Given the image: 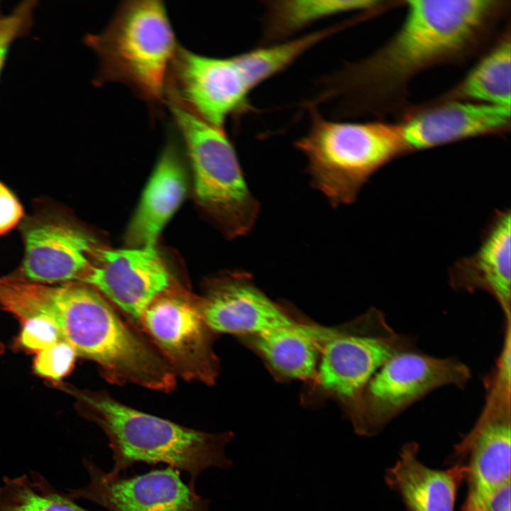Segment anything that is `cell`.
<instances>
[{"mask_svg":"<svg viewBox=\"0 0 511 511\" xmlns=\"http://www.w3.org/2000/svg\"><path fill=\"white\" fill-rule=\"evenodd\" d=\"M510 451V404H493L446 460L466 468L467 495L461 511H485L496 492L511 482Z\"/></svg>","mask_w":511,"mask_h":511,"instance_id":"obj_11","label":"cell"},{"mask_svg":"<svg viewBox=\"0 0 511 511\" xmlns=\"http://www.w3.org/2000/svg\"><path fill=\"white\" fill-rule=\"evenodd\" d=\"M377 0L269 1L261 19V45L290 39L302 29L324 18L378 6Z\"/></svg>","mask_w":511,"mask_h":511,"instance_id":"obj_20","label":"cell"},{"mask_svg":"<svg viewBox=\"0 0 511 511\" xmlns=\"http://www.w3.org/2000/svg\"><path fill=\"white\" fill-rule=\"evenodd\" d=\"M510 483L504 485L496 492L485 511H510Z\"/></svg>","mask_w":511,"mask_h":511,"instance_id":"obj_27","label":"cell"},{"mask_svg":"<svg viewBox=\"0 0 511 511\" xmlns=\"http://www.w3.org/2000/svg\"><path fill=\"white\" fill-rule=\"evenodd\" d=\"M140 324L176 376L212 383L217 362L200 297L175 282L145 308Z\"/></svg>","mask_w":511,"mask_h":511,"instance_id":"obj_6","label":"cell"},{"mask_svg":"<svg viewBox=\"0 0 511 511\" xmlns=\"http://www.w3.org/2000/svg\"><path fill=\"white\" fill-rule=\"evenodd\" d=\"M510 113L508 106L466 100L422 109L401 123L407 151L505 132L510 128Z\"/></svg>","mask_w":511,"mask_h":511,"instance_id":"obj_15","label":"cell"},{"mask_svg":"<svg viewBox=\"0 0 511 511\" xmlns=\"http://www.w3.org/2000/svg\"><path fill=\"white\" fill-rule=\"evenodd\" d=\"M9 46L0 47V76L6 60Z\"/></svg>","mask_w":511,"mask_h":511,"instance_id":"obj_28","label":"cell"},{"mask_svg":"<svg viewBox=\"0 0 511 511\" xmlns=\"http://www.w3.org/2000/svg\"><path fill=\"white\" fill-rule=\"evenodd\" d=\"M0 511H87L43 476L31 473L4 478L0 485Z\"/></svg>","mask_w":511,"mask_h":511,"instance_id":"obj_22","label":"cell"},{"mask_svg":"<svg viewBox=\"0 0 511 511\" xmlns=\"http://www.w3.org/2000/svg\"><path fill=\"white\" fill-rule=\"evenodd\" d=\"M384 45L318 82L315 105L339 115H380L402 104L410 81L434 66L471 55L490 37L507 6L498 0H412Z\"/></svg>","mask_w":511,"mask_h":511,"instance_id":"obj_1","label":"cell"},{"mask_svg":"<svg viewBox=\"0 0 511 511\" xmlns=\"http://www.w3.org/2000/svg\"><path fill=\"white\" fill-rule=\"evenodd\" d=\"M469 375L466 366L451 359L398 353L383 363L366 385L357 434L375 435L427 392L446 385H461Z\"/></svg>","mask_w":511,"mask_h":511,"instance_id":"obj_7","label":"cell"},{"mask_svg":"<svg viewBox=\"0 0 511 511\" xmlns=\"http://www.w3.org/2000/svg\"><path fill=\"white\" fill-rule=\"evenodd\" d=\"M70 392L81 402L84 417L106 434L114 461L111 474L120 475L138 462L164 463L188 473L189 484L194 486L207 468L226 470L233 465L226 454L232 432L190 429L130 407L106 393Z\"/></svg>","mask_w":511,"mask_h":511,"instance_id":"obj_2","label":"cell"},{"mask_svg":"<svg viewBox=\"0 0 511 511\" xmlns=\"http://www.w3.org/2000/svg\"><path fill=\"white\" fill-rule=\"evenodd\" d=\"M200 302L208 326L217 332L256 336L294 324L245 273L211 280Z\"/></svg>","mask_w":511,"mask_h":511,"instance_id":"obj_14","label":"cell"},{"mask_svg":"<svg viewBox=\"0 0 511 511\" xmlns=\"http://www.w3.org/2000/svg\"><path fill=\"white\" fill-rule=\"evenodd\" d=\"M308 108L309 126L295 148L314 186L335 205L351 202L372 173L407 151L401 124L333 121Z\"/></svg>","mask_w":511,"mask_h":511,"instance_id":"obj_4","label":"cell"},{"mask_svg":"<svg viewBox=\"0 0 511 511\" xmlns=\"http://www.w3.org/2000/svg\"><path fill=\"white\" fill-rule=\"evenodd\" d=\"M35 1H25L10 13L4 15L0 6V47L9 46L28 32L33 23Z\"/></svg>","mask_w":511,"mask_h":511,"instance_id":"obj_25","label":"cell"},{"mask_svg":"<svg viewBox=\"0 0 511 511\" xmlns=\"http://www.w3.org/2000/svg\"><path fill=\"white\" fill-rule=\"evenodd\" d=\"M243 57H211L178 46L165 92L206 121L222 127L228 116L245 109L257 87Z\"/></svg>","mask_w":511,"mask_h":511,"instance_id":"obj_8","label":"cell"},{"mask_svg":"<svg viewBox=\"0 0 511 511\" xmlns=\"http://www.w3.org/2000/svg\"><path fill=\"white\" fill-rule=\"evenodd\" d=\"M405 343L386 324L368 334H343L330 329L322 344L319 382L323 388L343 399L358 400L361 418L366 385L383 363L405 351Z\"/></svg>","mask_w":511,"mask_h":511,"instance_id":"obj_13","label":"cell"},{"mask_svg":"<svg viewBox=\"0 0 511 511\" xmlns=\"http://www.w3.org/2000/svg\"><path fill=\"white\" fill-rule=\"evenodd\" d=\"M101 293L135 322L175 282L155 246L113 250L97 247L79 282Z\"/></svg>","mask_w":511,"mask_h":511,"instance_id":"obj_10","label":"cell"},{"mask_svg":"<svg viewBox=\"0 0 511 511\" xmlns=\"http://www.w3.org/2000/svg\"><path fill=\"white\" fill-rule=\"evenodd\" d=\"M510 211L495 219L477 251L457 263L456 283L469 289L481 288L492 294L508 317L510 307Z\"/></svg>","mask_w":511,"mask_h":511,"instance_id":"obj_18","label":"cell"},{"mask_svg":"<svg viewBox=\"0 0 511 511\" xmlns=\"http://www.w3.org/2000/svg\"><path fill=\"white\" fill-rule=\"evenodd\" d=\"M397 459L386 469V485L400 498L407 511H454L466 467L460 463L434 469L419 458L416 442L405 444Z\"/></svg>","mask_w":511,"mask_h":511,"instance_id":"obj_16","label":"cell"},{"mask_svg":"<svg viewBox=\"0 0 511 511\" xmlns=\"http://www.w3.org/2000/svg\"><path fill=\"white\" fill-rule=\"evenodd\" d=\"M23 211L13 194L0 182V235L15 227L23 216Z\"/></svg>","mask_w":511,"mask_h":511,"instance_id":"obj_26","label":"cell"},{"mask_svg":"<svg viewBox=\"0 0 511 511\" xmlns=\"http://www.w3.org/2000/svg\"><path fill=\"white\" fill-rule=\"evenodd\" d=\"M77 356L67 343L58 341L36 353L34 372L48 380L60 381L72 369Z\"/></svg>","mask_w":511,"mask_h":511,"instance_id":"obj_23","label":"cell"},{"mask_svg":"<svg viewBox=\"0 0 511 511\" xmlns=\"http://www.w3.org/2000/svg\"><path fill=\"white\" fill-rule=\"evenodd\" d=\"M21 324L18 340L20 345L28 351L37 353L62 341L57 327L46 318L32 317L22 321Z\"/></svg>","mask_w":511,"mask_h":511,"instance_id":"obj_24","label":"cell"},{"mask_svg":"<svg viewBox=\"0 0 511 511\" xmlns=\"http://www.w3.org/2000/svg\"><path fill=\"white\" fill-rule=\"evenodd\" d=\"M5 352L4 345L0 341V356Z\"/></svg>","mask_w":511,"mask_h":511,"instance_id":"obj_29","label":"cell"},{"mask_svg":"<svg viewBox=\"0 0 511 511\" xmlns=\"http://www.w3.org/2000/svg\"><path fill=\"white\" fill-rule=\"evenodd\" d=\"M84 42L98 58L96 84L119 82L150 104L163 99L178 45L162 1L122 2L107 26Z\"/></svg>","mask_w":511,"mask_h":511,"instance_id":"obj_3","label":"cell"},{"mask_svg":"<svg viewBox=\"0 0 511 511\" xmlns=\"http://www.w3.org/2000/svg\"><path fill=\"white\" fill-rule=\"evenodd\" d=\"M84 465L89 483L68 490L73 500H89L109 511H209L211 501L172 467L127 477L105 472L89 459Z\"/></svg>","mask_w":511,"mask_h":511,"instance_id":"obj_9","label":"cell"},{"mask_svg":"<svg viewBox=\"0 0 511 511\" xmlns=\"http://www.w3.org/2000/svg\"><path fill=\"white\" fill-rule=\"evenodd\" d=\"M186 174L172 143L164 148L126 233L131 248L155 246L159 234L182 203Z\"/></svg>","mask_w":511,"mask_h":511,"instance_id":"obj_17","label":"cell"},{"mask_svg":"<svg viewBox=\"0 0 511 511\" xmlns=\"http://www.w3.org/2000/svg\"><path fill=\"white\" fill-rule=\"evenodd\" d=\"M329 330L294 323L256 335L255 343L279 373L306 379L314 374L318 352Z\"/></svg>","mask_w":511,"mask_h":511,"instance_id":"obj_19","label":"cell"},{"mask_svg":"<svg viewBox=\"0 0 511 511\" xmlns=\"http://www.w3.org/2000/svg\"><path fill=\"white\" fill-rule=\"evenodd\" d=\"M510 76L511 40L508 31L444 99L510 107Z\"/></svg>","mask_w":511,"mask_h":511,"instance_id":"obj_21","label":"cell"},{"mask_svg":"<svg viewBox=\"0 0 511 511\" xmlns=\"http://www.w3.org/2000/svg\"><path fill=\"white\" fill-rule=\"evenodd\" d=\"M24 278L40 283L79 282L91 267L95 240L62 216L28 220L23 230Z\"/></svg>","mask_w":511,"mask_h":511,"instance_id":"obj_12","label":"cell"},{"mask_svg":"<svg viewBox=\"0 0 511 511\" xmlns=\"http://www.w3.org/2000/svg\"><path fill=\"white\" fill-rule=\"evenodd\" d=\"M167 97L191 161L199 204L226 235H244L256 221L258 204L223 127L206 121L175 96Z\"/></svg>","mask_w":511,"mask_h":511,"instance_id":"obj_5","label":"cell"}]
</instances>
